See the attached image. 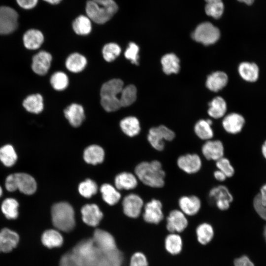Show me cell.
Returning a JSON list of instances; mask_svg holds the SVG:
<instances>
[{
  "label": "cell",
  "instance_id": "6da1fadb",
  "mask_svg": "<svg viewBox=\"0 0 266 266\" xmlns=\"http://www.w3.org/2000/svg\"><path fill=\"white\" fill-rule=\"evenodd\" d=\"M71 252L79 266H103L104 252L96 246L92 238L80 241Z\"/></svg>",
  "mask_w": 266,
  "mask_h": 266
},
{
  "label": "cell",
  "instance_id": "7a4b0ae2",
  "mask_svg": "<svg viewBox=\"0 0 266 266\" xmlns=\"http://www.w3.org/2000/svg\"><path fill=\"white\" fill-rule=\"evenodd\" d=\"M134 171L140 181L148 186L160 188L165 185L166 173L158 160L142 162L136 166Z\"/></svg>",
  "mask_w": 266,
  "mask_h": 266
},
{
  "label": "cell",
  "instance_id": "3957f363",
  "mask_svg": "<svg viewBox=\"0 0 266 266\" xmlns=\"http://www.w3.org/2000/svg\"><path fill=\"white\" fill-rule=\"evenodd\" d=\"M118 10V5L114 0H89L85 7L87 16L99 24L107 22Z\"/></svg>",
  "mask_w": 266,
  "mask_h": 266
},
{
  "label": "cell",
  "instance_id": "277c9868",
  "mask_svg": "<svg viewBox=\"0 0 266 266\" xmlns=\"http://www.w3.org/2000/svg\"><path fill=\"white\" fill-rule=\"evenodd\" d=\"M123 82L120 79H113L104 83L101 86L100 103L107 112L115 111L121 107L119 97L123 89Z\"/></svg>",
  "mask_w": 266,
  "mask_h": 266
},
{
  "label": "cell",
  "instance_id": "5b68a950",
  "mask_svg": "<svg viewBox=\"0 0 266 266\" xmlns=\"http://www.w3.org/2000/svg\"><path fill=\"white\" fill-rule=\"evenodd\" d=\"M51 217L54 226L60 231L68 232L75 227L74 210L67 202L54 204L51 208Z\"/></svg>",
  "mask_w": 266,
  "mask_h": 266
},
{
  "label": "cell",
  "instance_id": "8992f818",
  "mask_svg": "<svg viewBox=\"0 0 266 266\" xmlns=\"http://www.w3.org/2000/svg\"><path fill=\"white\" fill-rule=\"evenodd\" d=\"M175 137L174 132L164 125L151 128L147 135V139L155 150L162 151L165 147V141H170Z\"/></svg>",
  "mask_w": 266,
  "mask_h": 266
},
{
  "label": "cell",
  "instance_id": "52a82bcc",
  "mask_svg": "<svg viewBox=\"0 0 266 266\" xmlns=\"http://www.w3.org/2000/svg\"><path fill=\"white\" fill-rule=\"evenodd\" d=\"M220 36L219 30L210 22L199 24L192 34V37L197 42L204 45L214 44Z\"/></svg>",
  "mask_w": 266,
  "mask_h": 266
},
{
  "label": "cell",
  "instance_id": "ba28073f",
  "mask_svg": "<svg viewBox=\"0 0 266 266\" xmlns=\"http://www.w3.org/2000/svg\"><path fill=\"white\" fill-rule=\"evenodd\" d=\"M208 198L211 202L222 211L228 210L233 200L229 189L223 185L213 187L209 192Z\"/></svg>",
  "mask_w": 266,
  "mask_h": 266
},
{
  "label": "cell",
  "instance_id": "9c48e42d",
  "mask_svg": "<svg viewBox=\"0 0 266 266\" xmlns=\"http://www.w3.org/2000/svg\"><path fill=\"white\" fill-rule=\"evenodd\" d=\"M18 14L12 8L0 7V34H8L14 32L18 26Z\"/></svg>",
  "mask_w": 266,
  "mask_h": 266
},
{
  "label": "cell",
  "instance_id": "30bf717a",
  "mask_svg": "<svg viewBox=\"0 0 266 266\" xmlns=\"http://www.w3.org/2000/svg\"><path fill=\"white\" fill-rule=\"evenodd\" d=\"M143 218L149 224L157 225L161 223L164 218L162 202L155 199L148 202L144 206Z\"/></svg>",
  "mask_w": 266,
  "mask_h": 266
},
{
  "label": "cell",
  "instance_id": "8fae6325",
  "mask_svg": "<svg viewBox=\"0 0 266 266\" xmlns=\"http://www.w3.org/2000/svg\"><path fill=\"white\" fill-rule=\"evenodd\" d=\"M166 228L170 233H180L187 228L188 221L186 215L180 209L170 211L166 217Z\"/></svg>",
  "mask_w": 266,
  "mask_h": 266
},
{
  "label": "cell",
  "instance_id": "7c38bea8",
  "mask_svg": "<svg viewBox=\"0 0 266 266\" xmlns=\"http://www.w3.org/2000/svg\"><path fill=\"white\" fill-rule=\"evenodd\" d=\"M178 167L187 174H194L200 170L202 161L199 155L195 153L186 154L180 156L177 160Z\"/></svg>",
  "mask_w": 266,
  "mask_h": 266
},
{
  "label": "cell",
  "instance_id": "4fadbf2b",
  "mask_svg": "<svg viewBox=\"0 0 266 266\" xmlns=\"http://www.w3.org/2000/svg\"><path fill=\"white\" fill-rule=\"evenodd\" d=\"M92 239L96 246L103 252H110L117 249L113 236L102 230H96Z\"/></svg>",
  "mask_w": 266,
  "mask_h": 266
},
{
  "label": "cell",
  "instance_id": "5bb4252c",
  "mask_svg": "<svg viewBox=\"0 0 266 266\" xmlns=\"http://www.w3.org/2000/svg\"><path fill=\"white\" fill-rule=\"evenodd\" d=\"M122 205L125 215L135 218L141 213L143 201L138 195L132 194L124 198Z\"/></svg>",
  "mask_w": 266,
  "mask_h": 266
},
{
  "label": "cell",
  "instance_id": "9a60e30c",
  "mask_svg": "<svg viewBox=\"0 0 266 266\" xmlns=\"http://www.w3.org/2000/svg\"><path fill=\"white\" fill-rule=\"evenodd\" d=\"M224 146L220 140H208L205 141L201 147V152L207 160L215 162L224 157Z\"/></svg>",
  "mask_w": 266,
  "mask_h": 266
},
{
  "label": "cell",
  "instance_id": "2e32d148",
  "mask_svg": "<svg viewBox=\"0 0 266 266\" xmlns=\"http://www.w3.org/2000/svg\"><path fill=\"white\" fill-rule=\"evenodd\" d=\"M15 173L17 190L26 195H32L37 190V183L35 178L26 172Z\"/></svg>",
  "mask_w": 266,
  "mask_h": 266
},
{
  "label": "cell",
  "instance_id": "e0dca14e",
  "mask_svg": "<svg viewBox=\"0 0 266 266\" xmlns=\"http://www.w3.org/2000/svg\"><path fill=\"white\" fill-rule=\"evenodd\" d=\"M180 210L186 215L194 216L200 210L201 202L200 199L195 195L183 196L178 201Z\"/></svg>",
  "mask_w": 266,
  "mask_h": 266
},
{
  "label": "cell",
  "instance_id": "ac0fdd59",
  "mask_svg": "<svg viewBox=\"0 0 266 266\" xmlns=\"http://www.w3.org/2000/svg\"><path fill=\"white\" fill-rule=\"evenodd\" d=\"M19 241L18 234L15 231L5 228L0 231V252L11 251Z\"/></svg>",
  "mask_w": 266,
  "mask_h": 266
},
{
  "label": "cell",
  "instance_id": "d6986e66",
  "mask_svg": "<svg viewBox=\"0 0 266 266\" xmlns=\"http://www.w3.org/2000/svg\"><path fill=\"white\" fill-rule=\"evenodd\" d=\"M245 122V119L242 115L233 112L224 117L222 121V126L228 133L235 134L242 131Z\"/></svg>",
  "mask_w": 266,
  "mask_h": 266
},
{
  "label": "cell",
  "instance_id": "ffe728a7",
  "mask_svg": "<svg viewBox=\"0 0 266 266\" xmlns=\"http://www.w3.org/2000/svg\"><path fill=\"white\" fill-rule=\"evenodd\" d=\"M51 61L52 56L49 53L41 51L33 58L32 69L36 74L45 75L50 68Z\"/></svg>",
  "mask_w": 266,
  "mask_h": 266
},
{
  "label": "cell",
  "instance_id": "44dd1931",
  "mask_svg": "<svg viewBox=\"0 0 266 266\" xmlns=\"http://www.w3.org/2000/svg\"><path fill=\"white\" fill-rule=\"evenodd\" d=\"M81 212L83 222L92 227L97 226L103 217L102 213L95 204L85 205L82 207Z\"/></svg>",
  "mask_w": 266,
  "mask_h": 266
},
{
  "label": "cell",
  "instance_id": "7402d4cb",
  "mask_svg": "<svg viewBox=\"0 0 266 266\" xmlns=\"http://www.w3.org/2000/svg\"><path fill=\"white\" fill-rule=\"evenodd\" d=\"M238 72L240 77L248 82H255L259 78V67L254 62H241L238 66Z\"/></svg>",
  "mask_w": 266,
  "mask_h": 266
},
{
  "label": "cell",
  "instance_id": "603a6c76",
  "mask_svg": "<svg viewBox=\"0 0 266 266\" xmlns=\"http://www.w3.org/2000/svg\"><path fill=\"white\" fill-rule=\"evenodd\" d=\"M64 114L70 124L74 127H79L85 118L83 107L76 103L67 106L64 110Z\"/></svg>",
  "mask_w": 266,
  "mask_h": 266
},
{
  "label": "cell",
  "instance_id": "cb8c5ba5",
  "mask_svg": "<svg viewBox=\"0 0 266 266\" xmlns=\"http://www.w3.org/2000/svg\"><path fill=\"white\" fill-rule=\"evenodd\" d=\"M23 43L25 47L30 50L39 48L44 41L43 33L36 29H30L24 34Z\"/></svg>",
  "mask_w": 266,
  "mask_h": 266
},
{
  "label": "cell",
  "instance_id": "d4e9b609",
  "mask_svg": "<svg viewBox=\"0 0 266 266\" xmlns=\"http://www.w3.org/2000/svg\"><path fill=\"white\" fill-rule=\"evenodd\" d=\"M228 77L223 71H216L209 75L206 79V86L211 91L217 92L227 84Z\"/></svg>",
  "mask_w": 266,
  "mask_h": 266
},
{
  "label": "cell",
  "instance_id": "484cf974",
  "mask_svg": "<svg viewBox=\"0 0 266 266\" xmlns=\"http://www.w3.org/2000/svg\"><path fill=\"white\" fill-rule=\"evenodd\" d=\"M164 246L167 253L171 255H177L183 248V240L177 233H170L165 238Z\"/></svg>",
  "mask_w": 266,
  "mask_h": 266
},
{
  "label": "cell",
  "instance_id": "4316f807",
  "mask_svg": "<svg viewBox=\"0 0 266 266\" xmlns=\"http://www.w3.org/2000/svg\"><path fill=\"white\" fill-rule=\"evenodd\" d=\"M17 160V152L12 144H6L0 147V162L4 166L12 167Z\"/></svg>",
  "mask_w": 266,
  "mask_h": 266
},
{
  "label": "cell",
  "instance_id": "83f0119b",
  "mask_svg": "<svg viewBox=\"0 0 266 266\" xmlns=\"http://www.w3.org/2000/svg\"><path fill=\"white\" fill-rule=\"evenodd\" d=\"M19 203L18 201L12 197L6 198L0 205V209L7 219L14 220L19 216Z\"/></svg>",
  "mask_w": 266,
  "mask_h": 266
},
{
  "label": "cell",
  "instance_id": "f1b7e54d",
  "mask_svg": "<svg viewBox=\"0 0 266 266\" xmlns=\"http://www.w3.org/2000/svg\"><path fill=\"white\" fill-rule=\"evenodd\" d=\"M196 234L198 242L202 245H205L213 238L214 231L210 224L203 222L197 226Z\"/></svg>",
  "mask_w": 266,
  "mask_h": 266
},
{
  "label": "cell",
  "instance_id": "f546056e",
  "mask_svg": "<svg viewBox=\"0 0 266 266\" xmlns=\"http://www.w3.org/2000/svg\"><path fill=\"white\" fill-rule=\"evenodd\" d=\"M41 242L47 248L59 247L63 243L61 234L54 229L47 230L43 232L41 237Z\"/></svg>",
  "mask_w": 266,
  "mask_h": 266
},
{
  "label": "cell",
  "instance_id": "4dcf8cb0",
  "mask_svg": "<svg viewBox=\"0 0 266 266\" xmlns=\"http://www.w3.org/2000/svg\"><path fill=\"white\" fill-rule=\"evenodd\" d=\"M212 122L211 120H200L194 126V132L200 139L207 141L213 137L214 133L211 128Z\"/></svg>",
  "mask_w": 266,
  "mask_h": 266
},
{
  "label": "cell",
  "instance_id": "1f68e13d",
  "mask_svg": "<svg viewBox=\"0 0 266 266\" xmlns=\"http://www.w3.org/2000/svg\"><path fill=\"white\" fill-rule=\"evenodd\" d=\"M83 157L87 163L97 165L103 162L104 152L101 147L92 145L86 148L84 152Z\"/></svg>",
  "mask_w": 266,
  "mask_h": 266
},
{
  "label": "cell",
  "instance_id": "d6a6232c",
  "mask_svg": "<svg viewBox=\"0 0 266 266\" xmlns=\"http://www.w3.org/2000/svg\"><path fill=\"white\" fill-rule=\"evenodd\" d=\"M115 184L117 189L119 190H130L137 186V180L133 174L124 172L116 176Z\"/></svg>",
  "mask_w": 266,
  "mask_h": 266
},
{
  "label": "cell",
  "instance_id": "836d02e7",
  "mask_svg": "<svg viewBox=\"0 0 266 266\" xmlns=\"http://www.w3.org/2000/svg\"><path fill=\"white\" fill-rule=\"evenodd\" d=\"M24 108L29 112L38 114L43 109V100L39 94H33L28 96L23 101Z\"/></svg>",
  "mask_w": 266,
  "mask_h": 266
},
{
  "label": "cell",
  "instance_id": "e575fe53",
  "mask_svg": "<svg viewBox=\"0 0 266 266\" xmlns=\"http://www.w3.org/2000/svg\"><path fill=\"white\" fill-rule=\"evenodd\" d=\"M87 65V60L83 55L74 53L70 54L66 62L67 69L71 72L77 73L84 69Z\"/></svg>",
  "mask_w": 266,
  "mask_h": 266
},
{
  "label": "cell",
  "instance_id": "d590c367",
  "mask_svg": "<svg viewBox=\"0 0 266 266\" xmlns=\"http://www.w3.org/2000/svg\"><path fill=\"white\" fill-rule=\"evenodd\" d=\"M179 60L173 53L164 55L161 59L164 72L166 74L177 73L180 69Z\"/></svg>",
  "mask_w": 266,
  "mask_h": 266
},
{
  "label": "cell",
  "instance_id": "8d00e7d4",
  "mask_svg": "<svg viewBox=\"0 0 266 266\" xmlns=\"http://www.w3.org/2000/svg\"><path fill=\"white\" fill-rule=\"evenodd\" d=\"M208 110L209 115L215 119L222 117L227 110V104L225 100L221 97L214 98L209 103Z\"/></svg>",
  "mask_w": 266,
  "mask_h": 266
},
{
  "label": "cell",
  "instance_id": "74e56055",
  "mask_svg": "<svg viewBox=\"0 0 266 266\" xmlns=\"http://www.w3.org/2000/svg\"><path fill=\"white\" fill-rule=\"evenodd\" d=\"M72 28L77 34H88L92 30V21L87 15H80L73 21Z\"/></svg>",
  "mask_w": 266,
  "mask_h": 266
},
{
  "label": "cell",
  "instance_id": "f35d334b",
  "mask_svg": "<svg viewBox=\"0 0 266 266\" xmlns=\"http://www.w3.org/2000/svg\"><path fill=\"white\" fill-rule=\"evenodd\" d=\"M120 125L123 132L129 136L137 135L140 131L139 121L135 117L125 118L121 121Z\"/></svg>",
  "mask_w": 266,
  "mask_h": 266
},
{
  "label": "cell",
  "instance_id": "ab89813d",
  "mask_svg": "<svg viewBox=\"0 0 266 266\" xmlns=\"http://www.w3.org/2000/svg\"><path fill=\"white\" fill-rule=\"evenodd\" d=\"M136 88L133 85H129L122 89L119 100L121 107H126L132 104L136 99Z\"/></svg>",
  "mask_w": 266,
  "mask_h": 266
},
{
  "label": "cell",
  "instance_id": "60d3db41",
  "mask_svg": "<svg viewBox=\"0 0 266 266\" xmlns=\"http://www.w3.org/2000/svg\"><path fill=\"white\" fill-rule=\"evenodd\" d=\"M103 200L109 205H114L119 200L120 194L109 184H103L100 189Z\"/></svg>",
  "mask_w": 266,
  "mask_h": 266
},
{
  "label": "cell",
  "instance_id": "b9f144b4",
  "mask_svg": "<svg viewBox=\"0 0 266 266\" xmlns=\"http://www.w3.org/2000/svg\"><path fill=\"white\" fill-rule=\"evenodd\" d=\"M206 14L215 19H218L222 15L224 5L222 0H205Z\"/></svg>",
  "mask_w": 266,
  "mask_h": 266
},
{
  "label": "cell",
  "instance_id": "7bdbcfd3",
  "mask_svg": "<svg viewBox=\"0 0 266 266\" xmlns=\"http://www.w3.org/2000/svg\"><path fill=\"white\" fill-rule=\"evenodd\" d=\"M50 82L53 88L57 91L65 90L68 86L67 76L63 72H55L51 77Z\"/></svg>",
  "mask_w": 266,
  "mask_h": 266
},
{
  "label": "cell",
  "instance_id": "ee69618b",
  "mask_svg": "<svg viewBox=\"0 0 266 266\" xmlns=\"http://www.w3.org/2000/svg\"><path fill=\"white\" fill-rule=\"evenodd\" d=\"M120 47L116 43H109L102 49V55L104 60L108 62L114 61L121 53Z\"/></svg>",
  "mask_w": 266,
  "mask_h": 266
},
{
  "label": "cell",
  "instance_id": "f6af8a7d",
  "mask_svg": "<svg viewBox=\"0 0 266 266\" xmlns=\"http://www.w3.org/2000/svg\"><path fill=\"white\" fill-rule=\"evenodd\" d=\"M78 190L83 197L90 198L96 194L98 191V186L94 181L88 179L79 184Z\"/></svg>",
  "mask_w": 266,
  "mask_h": 266
},
{
  "label": "cell",
  "instance_id": "bcb514c9",
  "mask_svg": "<svg viewBox=\"0 0 266 266\" xmlns=\"http://www.w3.org/2000/svg\"><path fill=\"white\" fill-rule=\"evenodd\" d=\"M218 169L223 172L227 178L233 176L235 170L230 160L224 157L216 161Z\"/></svg>",
  "mask_w": 266,
  "mask_h": 266
},
{
  "label": "cell",
  "instance_id": "7dc6e473",
  "mask_svg": "<svg viewBox=\"0 0 266 266\" xmlns=\"http://www.w3.org/2000/svg\"><path fill=\"white\" fill-rule=\"evenodd\" d=\"M138 46L133 42H130L128 47L125 52L124 55L126 58L130 60L133 64L138 65Z\"/></svg>",
  "mask_w": 266,
  "mask_h": 266
},
{
  "label": "cell",
  "instance_id": "c3c4849f",
  "mask_svg": "<svg viewBox=\"0 0 266 266\" xmlns=\"http://www.w3.org/2000/svg\"><path fill=\"white\" fill-rule=\"evenodd\" d=\"M130 266H148L146 256L140 252L134 253L131 257Z\"/></svg>",
  "mask_w": 266,
  "mask_h": 266
},
{
  "label": "cell",
  "instance_id": "681fc988",
  "mask_svg": "<svg viewBox=\"0 0 266 266\" xmlns=\"http://www.w3.org/2000/svg\"><path fill=\"white\" fill-rule=\"evenodd\" d=\"M253 205L255 211L259 216L266 221V204L261 202L258 194L253 199Z\"/></svg>",
  "mask_w": 266,
  "mask_h": 266
},
{
  "label": "cell",
  "instance_id": "f907efd6",
  "mask_svg": "<svg viewBox=\"0 0 266 266\" xmlns=\"http://www.w3.org/2000/svg\"><path fill=\"white\" fill-rule=\"evenodd\" d=\"M5 189L9 192H14L17 191L16 180L15 173L8 174L4 181Z\"/></svg>",
  "mask_w": 266,
  "mask_h": 266
},
{
  "label": "cell",
  "instance_id": "816d5d0a",
  "mask_svg": "<svg viewBox=\"0 0 266 266\" xmlns=\"http://www.w3.org/2000/svg\"><path fill=\"white\" fill-rule=\"evenodd\" d=\"M59 266H79L71 252L64 254L61 258Z\"/></svg>",
  "mask_w": 266,
  "mask_h": 266
},
{
  "label": "cell",
  "instance_id": "f5cc1de1",
  "mask_svg": "<svg viewBox=\"0 0 266 266\" xmlns=\"http://www.w3.org/2000/svg\"><path fill=\"white\" fill-rule=\"evenodd\" d=\"M233 266H255L249 258L246 255H242L236 258L233 261Z\"/></svg>",
  "mask_w": 266,
  "mask_h": 266
},
{
  "label": "cell",
  "instance_id": "db71d44e",
  "mask_svg": "<svg viewBox=\"0 0 266 266\" xmlns=\"http://www.w3.org/2000/svg\"><path fill=\"white\" fill-rule=\"evenodd\" d=\"M18 5L24 9H31L37 4L38 0H16Z\"/></svg>",
  "mask_w": 266,
  "mask_h": 266
},
{
  "label": "cell",
  "instance_id": "11a10c76",
  "mask_svg": "<svg viewBox=\"0 0 266 266\" xmlns=\"http://www.w3.org/2000/svg\"><path fill=\"white\" fill-rule=\"evenodd\" d=\"M257 194L261 202L266 204V183L261 187L260 192Z\"/></svg>",
  "mask_w": 266,
  "mask_h": 266
},
{
  "label": "cell",
  "instance_id": "9f6ffc18",
  "mask_svg": "<svg viewBox=\"0 0 266 266\" xmlns=\"http://www.w3.org/2000/svg\"><path fill=\"white\" fill-rule=\"evenodd\" d=\"M213 176L215 179L219 182L224 181L227 178L226 175L219 169L214 171Z\"/></svg>",
  "mask_w": 266,
  "mask_h": 266
},
{
  "label": "cell",
  "instance_id": "6f0895ef",
  "mask_svg": "<svg viewBox=\"0 0 266 266\" xmlns=\"http://www.w3.org/2000/svg\"><path fill=\"white\" fill-rule=\"evenodd\" d=\"M261 151L263 157L266 159V140L262 145Z\"/></svg>",
  "mask_w": 266,
  "mask_h": 266
},
{
  "label": "cell",
  "instance_id": "680465c9",
  "mask_svg": "<svg viewBox=\"0 0 266 266\" xmlns=\"http://www.w3.org/2000/svg\"><path fill=\"white\" fill-rule=\"evenodd\" d=\"M51 4H57L59 3L62 0H43Z\"/></svg>",
  "mask_w": 266,
  "mask_h": 266
},
{
  "label": "cell",
  "instance_id": "91938a15",
  "mask_svg": "<svg viewBox=\"0 0 266 266\" xmlns=\"http://www.w3.org/2000/svg\"><path fill=\"white\" fill-rule=\"evenodd\" d=\"M238 1L244 3L245 4L247 5H251L255 1V0H237Z\"/></svg>",
  "mask_w": 266,
  "mask_h": 266
},
{
  "label": "cell",
  "instance_id": "94428289",
  "mask_svg": "<svg viewBox=\"0 0 266 266\" xmlns=\"http://www.w3.org/2000/svg\"><path fill=\"white\" fill-rule=\"evenodd\" d=\"M263 234H264V237L266 242V225L265 226L264 228Z\"/></svg>",
  "mask_w": 266,
  "mask_h": 266
},
{
  "label": "cell",
  "instance_id": "6125c7cd",
  "mask_svg": "<svg viewBox=\"0 0 266 266\" xmlns=\"http://www.w3.org/2000/svg\"><path fill=\"white\" fill-rule=\"evenodd\" d=\"M3 194V189L2 187L0 185V198L2 196Z\"/></svg>",
  "mask_w": 266,
  "mask_h": 266
}]
</instances>
